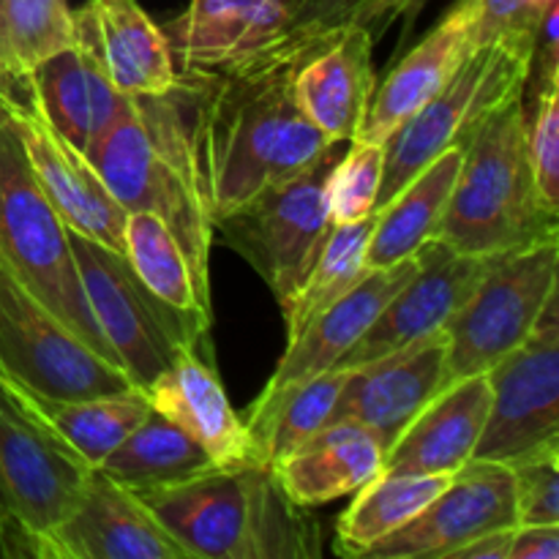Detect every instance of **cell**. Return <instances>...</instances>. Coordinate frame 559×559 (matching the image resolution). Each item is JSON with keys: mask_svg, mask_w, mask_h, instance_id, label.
<instances>
[{"mask_svg": "<svg viewBox=\"0 0 559 559\" xmlns=\"http://www.w3.org/2000/svg\"><path fill=\"white\" fill-rule=\"evenodd\" d=\"M295 63H260L178 74L213 222L257 191L309 169L336 145L295 104Z\"/></svg>", "mask_w": 559, "mask_h": 559, "instance_id": "6da1fadb", "label": "cell"}, {"mask_svg": "<svg viewBox=\"0 0 559 559\" xmlns=\"http://www.w3.org/2000/svg\"><path fill=\"white\" fill-rule=\"evenodd\" d=\"M85 156L126 211H153L164 218L189 262L197 295L211 309V246L216 235L180 76L162 96L126 98L115 123Z\"/></svg>", "mask_w": 559, "mask_h": 559, "instance_id": "7a4b0ae2", "label": "cell"}, {"mask_svg": "<svg viewBox=\"0 0 559 559\" xmlns=\"http://www.w3.org/2000/svg\"><path fill=\"white\" fill-rule=\"evenodd\" d=\"M191 559H314L322 527L295 506L265 464L213 467L136 491Z\"/></svg>", "mask_w": 559, "mask_h": 559, "instance_id": "3957f363", "label": "cell"}, {"mask_svg": "<svg viewBox=\"0 0 559 559\" xmlns=\"http://www.w3.org/2000/svg\"><path fill=\"white\" fill-rule=\"evenodd\" d=\"M522 93L464 142L462 169L435 233L459 254L500 257L559 240V211L546 205L530 167Z\"/></svg>", "mask_w": 559, "mask_h": 559, "instance_id": "277c9868", "label": "cell"}, {"mask_svg": "<svg viewBox=\"0 0 559 559\" xmlns=\"http://www.w3.org/2000/svg\"><path fill=\"white\" fill-rule=\"evenodd\" d=\"M0 262L76 336L120 366L87 306L69 227L33 175L9 109H0Z\"/></svg>", "mask_w": 559, "mask_h": 559, "instance_id": "5b68a950", "label": "cell"}, {"mask_svg": "<svg viewBox=\"0 0 559 559\" xmlns=\"http://www.w3.org/2000/svg\"><path fill=\"white\" fill-rule=\"evenodd\" d=\"M533 44L535 31H516L473 47L451 80L388 136L374 213L437 156L451 147H464L500 104L524 91Z\"/></svg>", "mask_w": 559, "mask_h": 559, "instance_id": "8992f818", "label": "cell"}, {"mask_svg": "<svg viewBox=\"0 0 559 559\" xmlns=\"http://www.w3.org/2000/svg\"><path fill=\"white\" fill-rule=\"evenodd\" d=\"M69 238L93 320L140 391H147L175 364L180 349L211 353V325L153 298L120 251L71 229Z\"/></svg>", "mask_w": 559, "mask_h": 559, "instance_id": "52a82bcc", "label": "cell"}, {"mask_svg": "<svg viewBox=\"0 0 559 559\" xmlns=\"http://www.w3.org/2000/svg\"><path fill=\"white\" fill-rule=\"evenodd\" d=\"M344 145L336 142L309 169L257 191L213 222V235L260 273L282 306L304 282L333 227L328 178Z\"/></svg>", "mask_w": 559, "mask_h": 559, "instance_id": "ba28073f", "label": "cell"}, {"mask_svg": "<svg viewBox=\"0 0 559 559\" xmlns=\"http://www.w3.org/2000/svg\"><path fill=\"white\" fill-rule=\"evenodd\" d=\"M559 240L508 251L491 260L475 293L445 325L448 385L486 374L508 353L522 347L557 298Z\"/></svg>", "mask_w": 559, "mask_h": 559, "instance_id": "9c48e42d", "label": "cell"}, {"mask_svg": "<svg viewBox=\"0 0 559 559\" xmlns=\"http://www.w3.org/2000/svg\"><path fill=\"white\" fill-rule=\"evenodd\" d=\"M87 473L0 391V527L11 557L55 559L52 535L80 500Z\"/></svg>", "mask_w": 559, "mask_h": 559, "instance_id": "30bf717a", "label": "cell"}, {"mask_svg": "<svg viewBox=\"0 0 559 559\" xmlns=\"http://www.w3.org/2000/svg\"><path fill=\"white\" fill-rule=\"evenodd\" d=\"M0 371L55 399L136 388L120 366L76 336L0 262Z\"/></svg>", "mask_w": 559, "mask_h": 559, "instance_id": "8fae6325", "label": "cell"}, {"mask_svg": "<svg viewBox=\"0 0 559 559\" xmlns=\"http://www.w3.org/2000/svg\"><path fill=\"white\" fill-rule=\"evenodd\" d=\"M491 409L475 456L508 464L559 442V300L546 306L527 342L486 371Z\"/></svg>", "mask_w": 559, "mask_h": 559, "instance_id": "7c38bea8", "label": "cell"}, {"mask_svg": "<svg viewBox=\"0 0 559 559\" xmlns=\"http://www.w3.org/2000/svg\"><path fill=\"white\" fill-rule=\"evenodd\" d=\"M513 480L508 464H464L451 484L404 527L371 546L369 559H448L489 533L516 527Z\"/></svg>", "mask_w": 559, "mask_h": 559, "instance_id": "4fadbf2b", "label": "cell"}, {"mask_svg": "<svg viewBox=\"0 0 559 559\" xmlns=\"http://www.w3.org/2000/svg\"><path fill=\"white\" fill-rule=\"evenodd\" d=\"M9 112L22 136L33 175L66 227L123 254V224L129 211L115 200L85 151L49 123L41 104L27 87H22V96L11 104Z\"/></svg>", "mask_w": 559, "mask_h": 559, "instance_id": "5bb4252c", "label": "cell"}, {"mask_svg": "<svg viewBox=\"0 0 559 559\" xmlns=\"http://www.w3.org/2000/svg\"><path fill=\"white\" fill-rule=\"evenodd\" d=\"M415 257H418L415 276L388 300L369 331L338 360L342 369H353L366 360L382 358L404 344L418 342L429 333L445 331L448 322L467 304L495 260V257L459 254L437 238L420 243Z\"/></svg>", "mask_w": 559, "mask_h": 559, "instance_id": "9a60e30c", "label": "cell"}, {"mask_svg": "<svg viewBox=\"0 0 559 559\" xmlns=\"http://www.w3.org/2000/svg\"><path fill=\"white\" fill-rule=\"evenodd\" d=\"M445 331L409 342L382 358L347 369L331 420H353L380 440L385 453L409 420L448 385Z\"/></svg>", "mask_w": 559, "mask_h": 559, "instance_id": "2e32d148", "label": "cell"}, {"mask_svg": "<svg viewBox=\"0 0 559 559\" xmlns=\"http://www.w3.org/2000/svg\"><path fill=\"white\" fill-rule=\"evenodd\" d=\"M55 559H191L140 495L91 469L52 535Z\"/></svg>", "mask_w": 559, "mask_h": 559, "instance_id": "e0dca14e", "label": "cell"}, {"mask_svg": "<svg viewBox=\"0 0 559 559\" xmlns=\"http://www.w3.org/2000/svg\"><path fill=\"white\" fill-rule=\"evenodd\" d=\"M289 0H191L167 27L178 74L243 69L284 33Z\"/></svg>", "mask_w": 559, "mask_h": 559, "instance_id": "ac0fdd59", "label": "cell"}, {"mask_svg": "<svg viewBox=\"0 0 559 559\" xmlns=\"http://www.w3.org/2000/svg\"><path fill=\"white\" fill-rule=\"evenodd\" d=\"M374 87V36L364 27L322 38L293 74L295 104L333 142H353L360 134Z\"/></svg>", "mask_w": 559, "mask_h": 559, "instance_id": "d6986e66", "label": "cell"}, {"mask_svg": "<svg viewBox=\"0 0 559 559\" xmlns=\"http://www.w3.org/2000/svg\"><path fill=\"white\" fill-rule=\"evenodd\" d=\"M74 44L38 66L25 82L49 123L80 151H87L126 107V93L112 85L93 38L85 5L74 11Z\"/></svg>", "mask_w": 559, "mask_h": 559, "instance_id": "ffe728a7", "label": "cell"}, {"mask_svg": "<svg viewBox=\"0 0 559 559\" xmlns=\"http://www.w3.org/2000/svg\"><path fill=\"white\" fill-rule=\"evenodd\" d=\"M491 409L489 377L473 374L442 388L385 453L382 473L453 475L473 462Z\"/></svg>", "mask_w": 559, "mask_h": 559, "instance_id": "44dd1931", "label": "cell"}, {"mask_svg": "<svg viewBox=\"0 0 559 559\" xmlns=\"http://www.w3.org/2000/svg\"><path fill=\"white\" fill-rule=\"evenodd\" d=\"M418 271V257L396 262L388 267H366L360 282L344 293L336 304L328 306L295 342H287L276 371L267 380L260 396H273L295 382L306 380L320 371L336 369L338 360L349 353L355 342L364 336L377 320L388 300L409 282Z\"/></svg>", "mask_w": 559, "mask_h": 559, "instance_id": "7402d4cb", "label": "cell"}, {"mask_svg": "<svg viewBox=\"0 0 559 559\" xmlns=\"http://www.w3.org/2000/svg\"><path fill=\"white\" fill-rule=\"evenodd\" d=\"M0 391L44 435L91 469L102 467L104 459L151 413V402L140 388L91 399H55L0 371Z\"/></svg>", "mask_w": 559, "mask_h": 559, "instance_id": "603a6c76", "label": "cell"}, {"mask_svg": "<svg viewBox=\"0 0 559 559\" xmlns=\"http://www.w3.org/2000/svg\"><path fill=\"white\" fill-rule=\"evenodd\" d=\"M156 413L178 424L194 437L218 467H238L251 462V440L243 418L229 404L227 391L194 349H180L175 364L145 391Z\"/></svg>", "mask_w": 559, "mask_h": 559, "instance_id": "cb8c5ba5", "label": "cell"}, {"mask_svg": "<svg viewBox=\"0 0 559 559\" xmlns=\"http://www.w3.org/2000/svg\"><path fill=\"white\" fill-rule=\"evenodd\" d=\"M385 467V448L374 435L353 420H331L271 464L284 495L304 508L325 506L355 495Z\"/></svg>", "mask_w": 559, "mask_h": 559, "instance_id": "d4e9b609", "label": "cell"}, {"mask_svg": "<svg viewBox=\"0 0 559 559\" xmlns=\"http://www.w3.org/2000/svg\"><path fill=\"white\" fill-rule=\"evenodd\" d=\"M473 47L467 20L451 5L442 20L388 71L385 80L377 82L369 112L360 126V140L385 142L451 80Z\"/></svg>", "mask_w": 559, "mask_h": 559, "instance_id": "484cf974", "label": "cell"}, {"mask_svg": "<svg viewBox=\"0 0 559 559\" xmlns=\"http://www.w3.org/2000/svg\"><path fill=\"white\" fill-rule=\"evenodd\" d=\"M93 38L112 85L126 96H162L178 85L173 49L136 0H87Z\"/></svg>", "mask_w": 559, "mask_h": 559, "instance_id": "4316f807", "label": "cell"}, {"mask_svg": "<svg viewBox=\"0 0 559 559\" xmlns=\"http://www.w3.org/2000/svg\"><path fill=\"white\" fill-rule=\"evenodd\" d=\"M464 147H451L437 156L420 175H415L385 207L377 211L371 229L366 267H388L407 260L420 243L435 238L442 222L459 169H462Z\"/></svg>", "mask_w": 559, "mask_h": 559, "instance_id": "83f0119b", "label": "cell"}, {"mask_svg": "<svg viewBox=\"0 0 559 559\" xmlns=\"http://www.w3.org/2000/svg\"><path fill=\"white\" fill-rule=\"evenodd\" d=\"M347 369L320 371L273 396H257L246 413V431L251 440V462L271 467L284 453L331 424L336 399L342 393Z\"/></svg>", "mask_w": 559, "mask_h": 559, "instance_id": "f1b7e54d", "label": "cell"}, {"mask_svg": "<svg viewBox=\"0 0 559 559\" xmlns=\"http://www.w3.org/2000/svg\"><path fill=\"white\" fill-rule=\"evenodd\" d=\"M213 467L218 464L194 437L151 407V413L104 459L98 469L129 489L147 491L180 484Z\"/></svg>", "mask_w": 559, "mask_h": 559, "instance_id": "f546056e", "label": "cell"}, {"mask_svg": "<svg viewBox=\"0 0 559 559\" xmlns=\"http://www.w3.org/2000/svg\"><path fill=\"white\" fill-rule=\"evenodd\" d=\"M453 475L380 473L355 491V500L336 519L333 551L342 557H364L371 546L413 522L451 484Z\"/></svg>", "mask_w": 559, "mask_h": 559, "instance_id": "4dcf8cb0", "label": "cell"}, {"mask_svg": "<svg viewBox=\"0 0 559 559\" xmlns=\"http://www.w3.org/2000/svg\"><path fill=\"white\" fill-rule=\"evenodd\" d=\"M123 257L147 293L167 309L211 325L213 311L200 300L178 238L153 211H129L123 224Z\"/></svg>", "mask_w": 559, "mask_h": 559, "instance_id": "1f68e13d", "label": "cell"}, {"mask_svg": "<svg viewBox=\"0 0 559 559\" xmlns=\"http://www.w3.org/2000/svg\"><path fill=\"white\" fill-rule=\"evenodd\" d=\"M374 218L377 213L360 218V222L333 224L320 254L306 271L304 282L282 306L284 322H287V342H295L328 306L336 304L344 293H349L360 282V276L366 273V249H369Z\"/></svg>", "mask_w": 559, "mask_h": 559, "instance_id": "d6a6232c", "label": "cell"}, {"mask_svg": "<svg viewBox=\"0 0 559 559\" xmlns=\"http://www.w3.org/2000/svg\"><path fill=\"white\" fill-rule=\"evenodd\" d=\"M420 3L424 0H289V20L284 33L249 66H298L322 38L344 27H364L377 41L382 31H388L399 16L418 11Z\"/></svg>", "mask_w": 559, "mask_h": 559, "instance_id": "836d02e7", "label": "cell"}, {"mask_svg": "<svg viewBox=\"0 0 559 559\" xmlns=\"http://www.w3.org/2000/svg\"><path fill=\"white\" fill-rule=\"evenodd\" d=\"M66 0H0V80L22 93L33 71L74 44Z\"/></svg>", "mask_w": 559, "mask_h": 559, "instance_id": "e575fe53", "label": "cell"}, {"mask_svg": "<svg viewBox=\"0 0 559 559\" xmlns=\"http://www.w3.org/2000/svg\"><path fill=\"white\" fill-rule=\"evenodd\" d=\"M385 167V142L353 140L333 164L328 178V205L333 224L360 222L377 207V194Z\"/></svg>", "mask_w": 559, "mask_h": 559, "instance_id": "d590c367", "label": "cell"}, {"mask_svg": "<svg viewBox=\"0 0 559 559\" xmlns=\"http://www.w3.org/2000/svg\"><path fill=\"white\" fill-rule=\"evenodd\" d=\"M527 156L540 197L559 211V80L522 93Z\"/></svg>", "mask_w": 559, "mask_h": 559, "instance_id": "8d00e7d4", "label": "cell"}, {"mask_svg": "<svg viewBox=\"0 0 559 559\" xmlns=\"http://www.w3.org/2000/svg\"><path fill=\"white\" fill-rule=\"evenodd\" d=\"M519 524H559V442L508 462Z\"/></svg>", "mask_w": 559, "mask_h": 559, "instance_id": "74e56055", "label": "cell"}, {"mask_svg": "<svg viewBox=\"0 0 559 559\" xmlns=\"http://www.w3.org/2000/svg\"><path fill=\"white\" fill-rule=\"evenodd\" d=\"M557 0H456L453 9L467 20L473 44L491 41L506 33L535 31L540 16Z\"/></svg>", "mask_w": 559, "mask_h": 559, "instance_id": "f35d334b", "label": "cell"}, {"mask_svg": "<svg viewBox=\"0 0 559 559\" xmlns=\"http://www.w3.org/2000/svg\"><path fill=\"white\" fill-rule=\"evenodd\" d=\"M508 559H559V524H516Z\"/></svg>", "mask_w": 559, "mask_h": 559, "instance_id": "ab89813d", "label": "cell"}, {"mask_svg": "<svg viewBox=\"0 0 559 559\" xmlns=\"http://www.w3.org/2000/svg\"><path fill=\"white\" fill-rule=\"evenodd\" d=\"M511 538H513V527L500 530V533H489L484 535V538L456 549L448 559H508Z\"/></svg>", "mask_w": 559, "mask_h": 559, "instance_id": "60d3db41", "label": "cell"}, {"mask_svg": "<svg viewBox=\"0 0 559 559\" xmlns=\"http://www.w3.org/2000/svg\"><path fill=\"white\" fill-rule=\"evenodd\" d=\"M20 96L22 93H14L3 80H0V109H11V104H14Z\"/></svg>", "mask_w": 559, "mask_h": 559, "instance_id": "b9f144b4", "label": "cell"}, {"mask_svg": "<svg viewBox=\"0 0 559 559\" xmlns=\"http://www.w3.org/2000/svg\"><path fill=\"white\" fill-rule=\"evenodd\" d=\"M0 557H11V544L5 538V530L0 527Z\"/></svg>", "mask_w": 559, "mask_h": 559, "instance_id": "7bdbcfd3", "label": "cell"}]
</instances>
